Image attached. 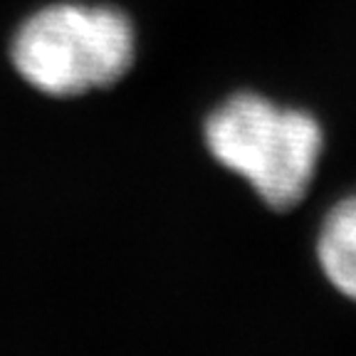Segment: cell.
Masks as SVG:
<instances>
[{"label":"cell","mask_w":356,"mask_h":356,"mask_svg":"<svg viewBox=\"0 0 356 356\" xmlns=\"http://www.w3.org/2000/svg\"><path fill=\"white\" fill-rule=\"evenodd\" d=\"M322 144V127L312 114L252 92L225 99L206 122L213 159L245 178L275 211L295 208L305 198Z\"/></svg>","instance_id":"6da1fadb"},{"label":"cell","mask_w":356,"mask_h":356,"mask_svg":"<svg viewBox=\"0 0 356 356\" xmlns=\"http://www.w3.org/2000/svg\"><path fill=\"white\" fill-rule=\"evenodd\" d=\"M136 33L122 10L84 3H52L33 13L13 38L20 77L50 97H77L109 87L129 72Z\"/></svg>","instance_id":"7a4b0ae2"},{"label":"cell","mask_w":356,"mask_h":356,"mask_svg":"<svg viewBox=\"0 0 356 356\" xmlns=\"http://www.w3.org/2000/svg\"><path fill=\"white\" fill-rule=\"evenodd\" d=\"M317 252L329 282L341 295L356 300V193L327 213L319 228Z\"/></svg>","instance_id":"3957f363"}]
</instances>
